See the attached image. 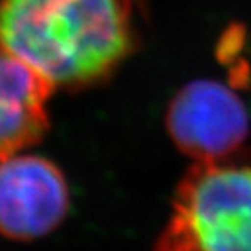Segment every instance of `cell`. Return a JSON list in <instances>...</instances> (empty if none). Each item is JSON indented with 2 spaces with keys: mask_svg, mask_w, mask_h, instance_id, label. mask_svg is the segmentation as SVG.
Listing matches in <instances>:
<instances>
[{
  "mask_svg": "<svg viewBox=\"0 0 251 251\" xmlns=\"http://www.w3.org/2000/svg\"><path fill=\"white\" fill-rule=\"evenodd\" d=\"M134 2L2 0L0 41L54 85H83L130 51Z\"/></svg>",
  "mask_w": 251,
  "mask_h": 251,
  "instance_id": "obj_1",
  "label": "cell"
},
{
  "mask_svg": "<svg viewBox=\"0 0 251 251\" xmlns=\"http://www.w3.org/2000/svg\"><path fill=\"white\" fill-rule=\"evenodd\" d=\"M153 251H251V150L193 163Z\"/></svg>",
  "mask_w": 251,
  "mask_h": 251,
  "instance_id": "obj_2",
  "label": "cell"
},
{
  "mask_svg": "<svg viewBox=\"0 0 251 251\" xmlns=\"http://www.w3.org/2000/svg\"><path fill=\"white\" fill-rule=\"evenodd\" d=\"M179 152L207 162L240 152L250 134V114L237 92L215 80H194L175 95L165 118Z\"/></svg>",
  "mask_w": 251,
  "mask_h": 251,
  "instance_id": "obj_3",
  "label": "cell"
},
{
  "mask_svg": "<svg viewBox=\"0 0 251 251\" xmlns=\"http://www.w3.org/2000/svg\"><path fill=\"white\" fill-rule=\"evenodd\" d=\"M67 210V181L52 162L18 153L0 160V233L39 238L52 232Z\"/></svg>",
  "mask_w": 251,
  "mask_h": 251,
  "instance_id": "obj_4",
  "label": "cell"
},
{
  "mask_svg": "<svg viewBox=\"0 0 251 251\" xmlns=\"http://www.w3.org/2000/svg\"><path fill=\"white\" fill-rule=\"evenodd\" d=\"M54 88L51 80L0 41V160L43 139Z\"/></svg>",
  "mask_w": 251,
  "mask_h": 251,
  "instance_id": "obj_5",
  "label": "cell"
}]
</instances>
